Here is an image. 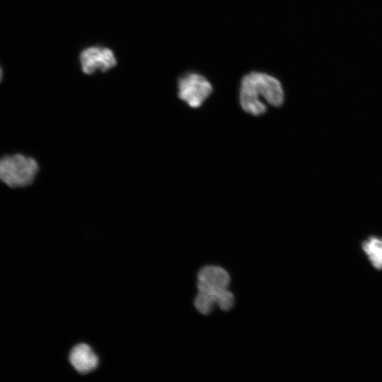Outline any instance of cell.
<instances>
[{"label": "cell", "instance_id": "6da1fadb", "mask_svg": "<svg viewBox=\"0 0 382 382\" xmlns=\"http://www.w3.org/2000/svg\"><path fill=\"white\" fill-rule=\"evenodd\" d=\"M239 101L242 109L253 116H260L267 105L279 108L284 101V91L275 77L259 71L245 75L241 82Z\"/></svg>", "mask_w": 382, "mask_h": 382}, {"label": "cell", "instance_id": "7a4b0ae2", "mask_svg": "<svg viewBox=\"0 0 382 382\" xmlns=\"http://www.w3.org/2000/svg\"><path fill=\"white\" fill-rule=\"evenodd\" d=\"M39 172V164L31 156L23 153L0 156V182L9 188H24L31 185Z\"/></svg>", "mask_w": 382, "mask_h": 382}, {"label": "cell", "instance_id": "3957f363", "mask_svg": "<svg viewBox=\"0 0 382 382\" xmlns=\"http://www.w3.org/2000/svg\"><path fill=\"white\" fill-rule=\"evenodd\" d=\"M212 92L211 83L199 74L187 73L178 79V97L192 108L200 107Z\"/></svg>", "mask_w": 382, "mask_h": 382}, {"label": "cell", "instance_id": "277c9868", "mask_svg": "<svg viewBox=\"0 0 382 382\" xmlns=\"http://www.w3.org/2000/svg\"><path fill=\"white\" fill-rule=\"evenodd\" d=\"M79 62L81 71L87 75L106 72L115 67L117 63L113 50L101 45L83 49L79 54Z\"/></svg>", "mask_w": 382, "mask_h": 382}, {"label": "cell", "instance_id": "5b68a950", "mask_svg": "<svg viewBox=\"0 0 382 382\" xmlns=\"http://www.w3.org/2000/svg\"><path fill=\"white\" fill-rule=\"evenodd\" d=\"M230 276L224 268L215 265H207L197 273L199 291L217 293L228 289Z\"/></svg>", "mask_w": 382, "mask_h": 382}, {"label": "cell", "instance_id": "8992f818", "mask_svg": "<svg viewBox=\"0 0 382 382\" xmlns=\"http://www.w3.org/2000/svg\"><path fill=\"white\" fill-rule=\"evenodd\" d=\"M72 366L81 374L93 371L98 365V358L92 348L86 344H79L71 351L69 357Z\"/></svg>", "mask_w": 382, "mask_h": 382}, {"label": "cell", "instance_id": "52a82bcc", "mask_svg": "<svg viewBox=\"0 0 382 382\" xmlns=\"http://www.w3.org/2000/svg\"><path fill=\"white\" fill-rule=\"evenodd\" d=\"M361 247L372 267L382 270V237L370 236L362 241Z\"/></svg>", "mask_w": 382, "mask_h": 382}, {"label": "cell", "instance_id": "ba28073f", "mask_svg": "<svg viewBox=\"0 0 382 382\" xmlns=\"http://www.w3.org/2000/svg\"><path fill=\"white\" fill-rule=\"evenodd\" d=\"M216 304H217L216 293L207 291H199L194 301L195 308L203 315L209 314Z\"/></svg>", "mask_w": 382, "mask_h": 382}, {"label": "cell", "instance_id": "9c48e42d", "mask_svg": "<svg viewBox=\"0 0 382 382\" xmlns=\"http://www.w3.org/2000/svg\"><path fill=\"white\" fill-rule=\"evenodd\" d=\"M217 304L224 311H229L234 303V296L228 289L216 293Z\"/></svg>", "mask_w": 382, "mask_h": 382}, {"label": "cell", "instance_id": "30bf717a", "mask_svg": "<svg viewBox=\"0 0 382 382\" xmlns=\"http://www.w3.org/2000/svg\"><path fill=\"white\" fill-rule=\"evenodd\" d=\"M2 76H3V72H2V69L0 66V82L1 81Z\"/></svg>", "mask_w": 382, "mask_h": 382}]
</instances>
